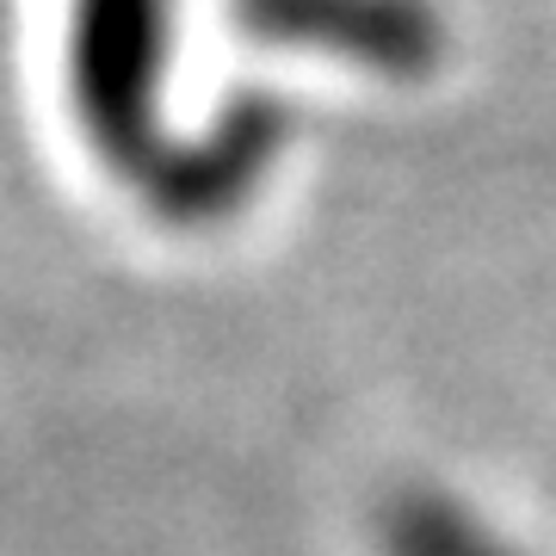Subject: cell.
Masks as SVG:
<instances>
[{
    "instance_id": "obj_1",
    "label": "cell",
    "mask_w": 556,
    "mask_h": 556,
    "mask_svg": "<svg viewBox=\"0 0 556 556\" xmlns=\"http://www.w3.org/2000/svg\"><path fill=\"white\" fill-rule=\"evenodd\" d=\"M260 7L266 20L328 25L371 56H427L433 43V20L420 0H260Z\"/></svg>"
}]
</instances>
